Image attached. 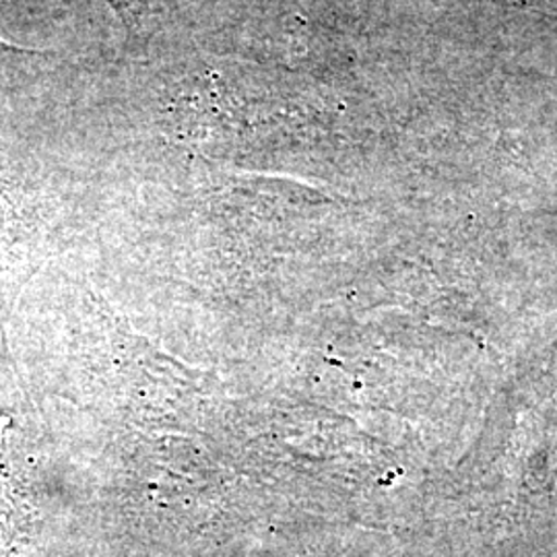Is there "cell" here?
I'll use <instances>...</instances> for the list:
<instances>
[{
  "label": "cell",
  "instance_id": "6da1fadb",
  "mask_svg": "<svg viewBox=\"0 0 557 557\" xmlns=\"http://www.w3.org/2000/svg\"><path fill=\"white\" fill-rule=\"evenodd\" d=\"M41 59H44V54L38 50H25L21 46H13V44L0 40V75L20 71L29 64V60Z\"/></svg>",
  "mask_w": 557,
  "mask_h": 557
}]
</instances>
